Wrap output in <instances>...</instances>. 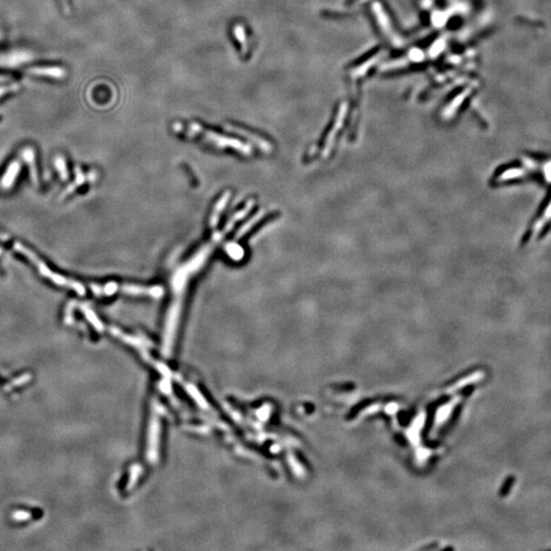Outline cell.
I'll return each mask as SVG.
<instances>
[{
    "mask_svg": "<svg viewBox=\"0 0 551 551\" xmlns=\"http://www.w3.org/2000/svg\"><path fill=\"white\" fill-rule=\"evenodd\" d=\"M59 1L61 2V5H62V7H63L64 12H66L67 14H69V13H70V4H69L68 0H59Z\"/></svg>",
    "mask_w": 551,
    "mask_h": 551,
    "instance_id": "cell-20",
    "label": "cell"
},
{
    "mask_svg": "<svg viewBox=\"0 0 551 551\" xmlns=\"http://www.w3.org/2000/svg\"><path fill=\"white\" fill-rule=\"evenodd\" d=\"M28 73L40 76V77H48L52 79H64L67 76V71L59 67H34L27 70Z\"/></svg>",
    "mask_w": 551,
    "mask_h": 551,
    "instance_id": "cell-5",
    "label": "cell"
},
{
    "mask_svg": "<svg viewBox=\"0 0 551 551\" xmlns=\"http://www.w3.org/2000/svg\"><path fill=\"white\" fill-rule=\"evenodd\" d=\"M76 174H77V180H76L75 184H73V185H71V186L66 190V192L63 193V195H62L61 197L68 196L69 194H71L75 189H77L79 186H81L82 184L84 183L85 177H84V175H83V172L80 171V169H78V168L76 169Z\"/></svg>",
    "mask_w": 551,
    "mask_h": 551,
    "instance_id": "cell-15",
    "label": "cell"
},
{
    "mask_svg": "<svg viewBox=\"0 0 551 551\" xmlns=\"http://www.w3.org/2000/svg\"><path fill=\"white\" fill-rule=\"evenodd\" d=\"M20 168L21 166L19 160H14L10 163V165L7 167V170L4 172L1 181H0V187H1V189L8 190L14 186V183L20 171Z\"/></svg>",
    "mask_w": 551,
    "mask_h": 551,
    "instance_id": "cell-6",
    "label": "cell"
},
{
    "mask_svg": "<svg viewBox=\"0 0 551 551\" xmlns=\"http://www.w3.org/2000/svg\"><path fill=\"white\" fill-rule=\"evenodd\" d=\"M21 157L24 158V160L26 161V163L29 166V168H30L32 181L34 182L35 185H37V184H38V172H37L36 157H35L34 149L30 147V146L24 148L23 151H21Z\"/></svg>",
    "mask_w": 551,
    "mask_h": 551,
    "instance_id": "cell-9",
    "label": "cell"
},
{
    "mask_svg": "<svg viewBox=\"0 0 551 551\" xmlns=\"http://www.w3.org/2000/svg\"><path fill=\"white\" fill-rule=\"evenodd\" d=\"M82 309H83V311H84V313H85L86 318H87V319L90 321V323H92V325H93L97 330L101 331V330H102V325H101V323L99 322V320L96 318L95 313H94L90 308H88L87 306H86V305H82Z\"/></svg>",
    "mask_w": 551,
    "mask_h": 551,
    "instance_id": "cell-14",
    "label": "cell"
},
{
    "mask_svg": "<svg viewBox=\"0 0 551 551\" xmlns=\"http://www.w3.org/2000/svg\"><path fill=\"white\" fill-rule=\"evenodd\" d=\"M30 378H31V376H30L29 374H27V375H24V376H21L20 378H19V379L15 380V381L13 382V385H14V386H18V385H21V384H24V383H26L27 381H29V380H30Z\"/></svg>",
    "mask_w": 551,
    "mask_h": 551,
    "instance_id": "cell-19",
    "label": "cell"
},
{
    "mask_svg": "<svg viewBox=\"0 0 551 551\" xmlns=\"http://www.w3.org/2000/svg\"><path fill=\"white\" fill-rule=\"evenodd\" d=\"M55 166L59 172L61 180H63V181L68 180L69 179V172H68V169H67V164H66V160H64V158L61 155L56 156Z\"/></svg>",
    "mask_w": 551,
    "mask_h": 551,
    "instance_id": "cell-13",
    "label": "cell"
},
{
    "mask_svg": "<svg viewBox=\"0 0 551 551\" xmlns=\"http://www.w3.org/2000/svg\"><path fill=\"white\" fill-rule=\"evenodd\" d=\"M14 248H15L16 251L25 255L28 259H30V261L36 266L39 273L42 276L46 277L47 279H50L53 283H56L57 285H59V286H63V287H69V288L73 289L74 291H76V292H77L79 295H85L86 294V290H85V288L82 284L76 282V281L69 280V279L64 278L61 275H58L55 272H52L51 269L44 263H43L33 251H31L29 248L25 247L23 244H20L19 242H16V243H14Z\"/></svg>",
    "mask_w": 551,
    "mask_h": 551,
    "instance_id": "cell-3",
    "label": "cell"
},
{
    "mask_svg": "<svg viewBox=\"0 0 551 551\" xmlns=\"http://www.w3.org/2000/svg\"><path fill=\"white\" fill-rule=\"evenodd\" d=\"M264 215H265V211H264V210H263V211L261 210L259 212H257L252 219H250L249 221H248V222L246 223V225H244L243 227H241V228L239 229V231L237 232V234L235 235L233 241H236V240H238V239L242 238V237H243L248 231H249L259 220L264 218Z\"/></svg>",
    "mask_w": 551,
    "mask_h": 551,
    "instance_id": "cell-10",
    "label": "cell"
},
{
    "mask_svg": "<svg viewBox=\"0 0 551 551\" xmlns=\"http://www.w3.org/2000/svg\"><path fill=\"white\" fill-rule=\"evenodd\" d=\"M20 85L19 83H14V84H10L8 86H1L0 87V97H2L3 95L7 94V93H13L16 92L19 89Z\"/></svg>",
    "mask_w": 551,
    "mask_h": 551,
    "instance_id": "cell-17",
    "label": "cell"
},
{
    "mask_svg": "<svg viewBox=\"0 0 551 551\" xmlns=\"http://www.w3.org/2000/svg\"><path fill=\"white\" fill-rule=\"evenodd\" d=\"M234 35L236 36L237 40L239 41L243 55L247 53V40H246V33L242 25H237L234 28Z\"/></svg>",
    "mask_w": 551,
    "mask_h": 551,
    "instance_id": "cell-12",
    "label": "cell"
},
{
    "mask_svg": "<svg viewBox=\"0 0 551 551\" xmlns=\"http://www.w3.org/2000/svg\"><path fill=\"white\" fill-rule=\"evenodd\" d=\"M225 129L227 131L232 132V133H236V134H239L243 137H245L247 140H249V141L253 142L259 149L264 150L265 152H271L273 147L271 145V143H268L266 140H265L264 138L258 137L257 135H254L252 133H250L249 131H247V130H244L240 127H237V126H233L231 124H227L225 126Z\"/></svg>",
    "mask_w": 551,
    "mask_h": 551,
    "instance_id": "cell-4",
    "label": "cell"
},
{
    "mask_svg": "<svg viewBox=\"0 0 551 551\" xmlns=\"http://www.w3.org/2000/svg\"><path fill=\"white\" fill-rule=\"evenodd\" d=\"M174 131L178 133L185 134L189 137H201L205 141L211 143L212 145L217 146L219 148H233L235 150H238L244 155H250L252 153V149L249 145H247L239 140L221 136L217 133L209 131L207 129H203L197 123H191L188 126H184L181 123H175L172 126Z\"/></svg>",
    "mask_w": 551,
    "mask_h": 551,
    "instance_id": "cell-2",
    "label": "cell"
},
{
    "mask_svg": "<svg viewBox=\"0 0 551 551\" xmlns=\"http://www.w3.org/2000/svg\"><path fill=\"white\" fill-rule=\"evenodd\" d=\"M514 482H515V477H514V476H510L509 478H507V479L505 480L503 486H502L501 490H500V496L504 497V496H506L507 494H509V492H510V490H511V488H512V486H513V484Z\"/></svg>",
    "mask_w": 551,
    "mask_h": 551,
    "instance_id": "cell-16",
    "label": "cell"
},
{
    "mask_svg": "<svg viewBox=\"0 0 551 551\" xmlns=\"http://www.w3.org/2000/svg\"><path fill=\"white\" fill-rule=\"evenodd\" d=\"M254 203H255L254 200L250 199L242 209L233 214L230 221L227 223L223 231L215 233L212 236V238L209 240V242L203 245L200 249L189 259V261H187L185 264H183L182 266H180L175 272L174 276H172L171 281L172 299H171V307L168 311L167 323H166V343L168 345H171V341L174 340L172 338H174L177 330L179 317L181 315V310L183 307V301L184 298H185L186 289L190 282V280L203 267L205 263H207L208 259L209 258V255L213 252L214 248L221 243V241L224 239V237L228 233H230V231L234 228V226L239 221H241L245 215L251 210V209L254 207Z\"/></svg>",
    "mask_w": 551,
    "mask_h": 551,
    "instance_id": "cell-1",
    "label": "cell"
},
{
    "mask_svg": "<svg viewBox=\"0 0 551 551\" xmlns=\"http://www.w3.org/2000/svg\"><path fill=\"white\" fill-rule=\"evenodd\" d=\"M5 80H6L5 78H3V77H0V81H5Z\"/></svg>",
    "mask_w": 551,
    "mask_h": 551,
    "instance_id": "cell-21",
    "label": "cell"
},
{
    "mask_svg": "<svg viewBox=\"0 0 551 551\" xmlns=\"http://www.w3.org/2000/svg\"><path fill=\"white\" fill-rule=\"evenodd\" d=\"M90 288L96 296H112L117 292L123 293V285H120L115 282H110L105 285L91 284Z\"/></svg>",
    "mask_w": 551,
    "mask_h": 551,
    "instance_id": "cell-7",
    "label": "cell"
},
{
    "mask_svg": "<svg viewBox=\"0 0 551 551\" xmlns=\"http://www.w3.org/2000/svg\"><path fill=\"white\" fill-rule=\"evenodd\" d=\"M30 516H31V514L27 512H17L13 514V518L15 521H18V522L27 521V520H29Z\"/></svg>",
    "mask_w": 551,
    "mask_h": 551,
    "instance_id": "cell-18",
    "label": "cell"
},
{
    "mask_svg": "<svg viewBox=\"0 0 551 551\" xmlns=\"http://www.w3.org/2000/svg\"><path fill=\"white\" fill-rule=\"evenodd\" d=\"M231 197V191H227L223 194V196L220 198V200L217 202L214 207V209L210 215V220H209V226L211 229H214L215 227L218 226L219 221H220V215L221 213L224 211L225 208L227 203H228L229 199Z\"/></svg>",
    "mask_w": 551,
    "mask_h": 551,
    "instance_id": "cell-8",
    "label": "cell"
},
{
    "mask_svg": "<svg viewBox=\"0 0 551 551\" xmlns=\"http://www.w3.org/2000/svg\"><path fill=\"white\" fill-rule=\"evenodd\" d=\"M226 250L233 259H235V261H240V259H242V257L244 255L243 248L239 245H237V243L235 241H233V242H231V243L227 245Z\"/></svg>",
    "mask_w": 551,
    "mask_h": 551,
    "instance_id": "cell-11",
    "label": "cell"
}]
</instances>
